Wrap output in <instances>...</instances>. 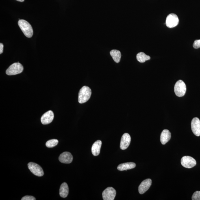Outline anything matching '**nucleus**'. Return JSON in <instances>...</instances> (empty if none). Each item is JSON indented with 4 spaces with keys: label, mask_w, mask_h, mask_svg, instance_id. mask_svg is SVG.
<instances>
[{
    "label": "nucleus",
    "mask_w": 200,
    "mask_h": 200,
    "mask_svg": "<svg viewBox=\"0 0 200 200\" xmlns=\"http://www.w3.org/2000/svg\"><path fill=\"white\" fill-rule=\"evenodd\" d=\"M28 168L31 173L35 175L40 177L44 175L43 170L41 167L36 163L29 162L28 164Z\"/></svg>",
    "instance_id": "nucleus-5"
},
{
    "label": "nucleus",
    "mask_w": 200,
    "mask_h": 200,
    "mask_svg": "<svg viewBox=\"0 0 200 200\" xmlns=\"http://www.w3.org/2000/svg\"><path fill=\"white\" fill-rule=\"evenodd\" d=\"M116 195V191L112 187H108L102 193L104 200H114Z\"/></svg>",
    "instance_id": "nucleus-8"
},
{
    "label": "nucleus",
    "mask_w": 200,
    "mask_h": 200,
    "mask_svg": "<svg viewBox=\"0 0 200 200\" xmlns=\"http://www.w3.org/2000/svg\"><path fill=\"white\" fill-rule=\"evenodd\" d=\"M181 163L182 166L187 168H191L196 165L195 159L190 156H185L182 157Z\"/></svg>",
    "instance_id": "nucleus-7"
},
{
    "label": "nucleus",
    "mask_w": 200,
    "mask_h": 200,
    "mask_svg": "<svg viewBox=\"0 0 200 200\" xmlns=\"http://www.w3.org/2000/svg\"><path fill=\"white\" fill-rule=\"evenodd\" d=\"M16 1L20 2H23L24 1V0H16Z\"/></svg>",
    "instance_id": "nucleus-25"
},
{
    "label": "nucleus",
    "mask_w": 200,
    "mask_h": 200,
    "mask_svg": "<svg viewBox=\"0 0 200 200\" xmlns=\"http://www.w3.org/2000/svg\"><path fill=\"white\" fill-rule=\"evenodd\" d=\"M18 25L24 35L27 38H31L33 35L32 27L28 22L23 19L18 21Z\"/></svg>",
    "instance_id": "nucleus-1"
},
{
    "label": "nucleus",
    "mask_w": 200,
    "mask_h": 200,
    "mask_svg": "<svg viewBox=\"0 0 200 200\" xmlns=\"http://www.w3.org/2000/svg\"><path fill=\"white\" fill-rule=\"evenodd\" d=\"M91 90L90 87L84 86L79 90L78 96V102L80 103L86 102L90 99L91 95Z\"/></svg>",
    "instance_id": "nucleus-2"
},
{
    "label": "nucleus",
    "mask_w": 200,
    "mask_h": 200,
    "mask_svg": "<svg viewBox=\"0 0 200 200\" xmlns=\"http://www.w3.org/2000/svg\"><path fill=\"white\" fill-rule=\"evenodd\" d=\"M137 60L140 63H144L146 61L150 60L151 57L144 52H141L136 55Z\"/></svg>",
    "instance_id": "nucleus-19"
},
{
    "label": "nucleus",
    "mask_w": 200,
    "mask_h": 200,
    "mask_svg": "<svg viewBox=\"0 0 200 200\" xmlns=\"http://www.w3.org/2000/svg\"><path fill=\"white\" fill-rule=\"evenodd\" d=\"M193 47L194 49H197L200 48V40L194 41L193 44Z\"/></svg>",
    "instance_id": "nucleus-22"
},
{
    "label": "nucleus",
    "mask_w": 200,
    "mask_h": 200,
    "mask_svg": "<svg viewBox=\"0 0 200 200\" xmlns=\"http://www.w3.org/2000/svg\"><path fill=\"white\" fill-rule=\"evenodd\" d=\"M102 144L101 141L98 140L93 144L92 147V152L94 156H97L99 154Z\"/></svg>",
    "instance_id": "nucleus-15"
},
{
    "label": "nucleus",
    "mask_w": 200,
    "mask_h": 200,
    "mask_svg": "<svg viewBox=\"0 0 200 200\" xmlns=\"http://www.w3.org/2000/svg\"><path fill=\"white\" fill-rule=\"evenodd\" d=\"M179 22V18L177 15L170 14L168 15L166 18V25L168 27L173 28L177 25Z\"/></svg>",
    "instance_id": "nucleus-6"
},
{
    "label": "nucleus",
    "mask_w": 200,
    "mask_h": 200,
    "mask_svg": "<svg viewBox=\"0 0 200 200\" xmlns=\"http://www.w3.org/2000/svg\"><path fill=\"white\" fill-rule=\"evenodd\" d=\"M186 91V85L184 81L180 80L176 82L174 86V91L176 95L178 97H181L184 96Z\"/></svg>",
    "instance_id": "nucleus-3"
},
{
    "label": "nucleus",
    "mask_w": 200,
    "mask_h": 200,
    "mask_svg": "<svg viewBox=\"0 0 200 200\" xmlns=\"http://www.w3.org/2000/svg\"><path fill=\"white\" fill-rule=\"evenodd\" d=\"M58 140L56 139L50 140L46 142V145L48 148H52L56 146L58 144Z\"/></svg>",
    "instance_id": "nucleus-20"
},
{
    "label": "nucleus",
    "mask_w": 200,
    "mask_h": 200,
    "mask_svg": "<svg viewBox=\"0 0 200 200\" xmlns=\"http://www.w3.org/2000/svg\"><path fill=\"white\" fill-rule=\"evenodd\" d=\"M151 185V179H148L144 180L139 186L138 188L139 193L141 194H144L149 190Z\"/></svg>",
    "instance_id": "nucleus-12"
},
{
    "label": "nucleus",
    "mask_w": 200,
    "mask_h": 200,
    "mask_svg": "<svg viewBox=\"0 0 200 200\" xmlns=\"http://www.w3.org/2000/svg\"><path fill=\"white\" fill-rule=\"evenodd\" d=\"M110 53L115 62L116 63L120 62L121 57V54L120 51L117 50H112Z\"/></svg>",
    "instance_id": "nucleus-18"
},
{
    "label": "nucleus",
    "mask_w": 200,
    "mask_h": 200,
    "mask_svg": "<svg viewBox=\"0 0 200 200\" xmlns=\"http://www.w3.org/2000/svg\"><path fill=\"white\" fill-rule=\"evenodd\" d=\"M69 188L68 185L66 183H63L61 185L59 194L61 197L65 198L68 196L69 194Z\"/></svg>",
    "instance_id": "nucleus-17"
},
{
    "label": "nucleus",
    "mask_w": 200,
    "mask_h": 200,
    "mask_svg": "<svg viewBox=\"0 0 200 200\" xmlns=\"http://www.w3.org/2000/svg\"><path fill=\"white\" fill-rule=\"evenodd\" d=\"M171 135L169 131L167 129L163 130L161 133L160 140L162 144H165L169 141L171 138Z\"/></svg>",
    "instance_id": "nucleus-14"
},
{
    "label": "nucleus",
    "mask_w": 200,
    "mask_h": 200,
    "mask_svg": "<svg viewBox=\"0 0 200 200\" xmlns=\"http://www.w3.org/2000/svg\"><path fill=\"white\" fill-rule=\"evenodd\" d=\"M3 45L2 43L0 44V54H1L3 53Z\"/></svg>",
    "instance_id": "nucleus-24"
},
{
    "label": "nucleus",
    "mask_w": 200,
    "mask_h": 200,
    "mask_svg": "<svg viewBox=\"0 0 200 200\" xmlns=\"http://www.w3.org/2000/svg\"><path fill=\"white\" fill-rule=\"evenodd\" d=\"M59 159L61 163L69 164L72 162L73 157L71 153L69 152H66L61 154L59 156Z\"/></svg>",
    "instance_id": "nucleus-13"
},
{
    "label": "nucleus",
    "mask_w": 200,
    "mask_h": 200,
    "mask_svg": "<svg viewBox=\"0 0 200 200\" xmlns=\"http://www.w3.org/2000/svg\"><path fill=\"white\" fill-rule=\"evenodd\" d=\"M54 117V115L52 111H48L43 115L41 118V122L43 125H48L53 121Z\"/></svg>",
    "instance_id": "nucleus-11"
},
{
    "label": "nucleus",
    "mask_w": 200,
    "mask_h": 200,
    "mask_svg": "<svg viewBox=\"0 0 200 200\" xmlns=\"http://www.w3.org/2000/svg\"><path fill=\"white\" fill-rule=\"evenodd\" d=\"M191 128L193 133L197 136H200V120L198 118H194L191 122Z\"/></svg>",
    "instance_id": "nucleus-9"
},
{
    "label": "nucleus",
    "mask_w": 200,
    "mask_h": 200,
    "mask_svg": "<svg viewBox=\"0 0 200 200\" xmlns=\"http://www.w3.org/2000/svg\"><path fill=\"white\" fill-rule=\"evenodd\" d=\"M131 141L130 135L127 133H125L122 135L120 141V148L122 150H125L129 147Z\"/></svg>",
    "instance_id": "nucleus-10"
},
{
    "label": "nucleus",
    "mask_w": 200,
    "mask_h": 200,
    "mask_svg": "<svg viewBox=\"0 0 200 200\" xmlns=\"http://www.w3.org/2000/svg\"><path fill=\"white\" fill-rule=\"evenodd\" d=\"M23 68L21 64L18 62L15 63L9 67L6 70V74L8 75H14L21 73Z\"/></svg>",
    "instance_id": "nucleus-4"
},
{
    "label": "nucleus",
    "mask_w": 200,
    "mask_h": 200,
    "mask_svg": "<svg viewBox=\"0 0 200 200\" xmlns=\"http://www.w3.org/2000/svg\"><path fill=\"white\" fill-rule=\"evenodd\" d=\"M136 165L133 162H127L120 164L118 166V169L120 171H123L132 169L136 167Z\"/></svg>",
    "instance_id": "nucleus-16"
},
{
    "label": "nucleus",
    "mask_w": 200,
    "mask_h": 200,
    "mask_svg": "<svg viewBox=\"0 0 200 200\" xmlns=\"http://www.w3.org/2000/svg\"><path fill=\"white\" fill-rule=\"evenodd\" d=\"M22 200H35L36 199L33 196H25L22 198Z\"/></svg>",
    "instance_id": "nucleus-23"
},
{
    "label": "nucleus",
    "mask_w": 200,
    "mask_h": 200,
    "mask_svg": "<svg viewBox=\"0 0 200 200\" xmlns=\"http://www.w3.org/2000/svg\"><path fill=\"white\" fill-rule=\"evenodd\" d=\"M192 200H200V191H197L193 194L192 198Z\"/></svg>",
    "instance_id": "nucleus-21"
}]
</instances>
